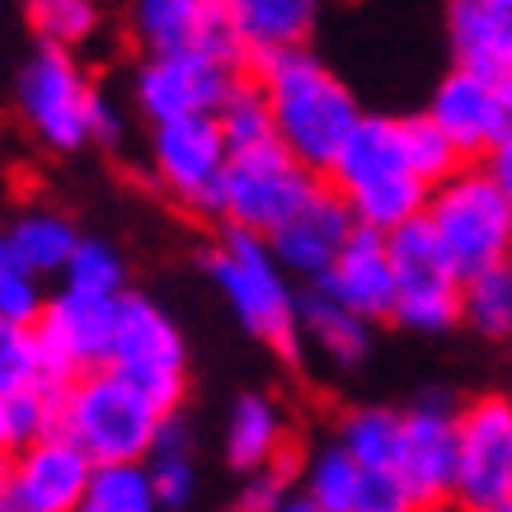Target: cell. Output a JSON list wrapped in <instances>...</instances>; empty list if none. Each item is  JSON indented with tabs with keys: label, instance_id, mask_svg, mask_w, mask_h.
<instances>
[{
	"label": "cell",
	"instance_id": "23",
	"mask_svg": "<svg viewBox=\"0 0 512 512\" xmlns=\"http://www.w3.org/2000/svg\"><path fill=\"white\" fill-rule=\"evenodd\" d=\"M231 10L249 57L311 43L315 24H320V0H231Z\"/></svg>",
	"mask_w": 512,
	"mask_h": 512
},
{
	"label": "cell",
	"instance_id": "40",
	"mask_svg": "<svg viewBox=\"0 0 512 512\" xmlns=\"http://www.w3.org/2000/svg\"><path fill=\"white\" fill-rule=\"evenodd\" d=\"M480 160H484V170L494 174L498 188H503V193H508V202H512V137L494 141V146H489Z\"/></svg>",
	"mask_w": 512,
	"mask_h": 512
},
{
	"label": "cell",
	"instance_id": "13",
	"mask_svg": "<svg viewBox=\"0 0 512 512\" xmlns=\"http://www.w3.org/2000/svg\"><path fill=\"white\" fill-rule=\"evenodd\" d=\"M127 33L141 52H207L217 62L245 66V38L231 0H132Z\"/></svg>",
	"mask_w": 512,
	"mask_h": 512
},
{
	"label": "cell",
	"instance_id": "9",
	"mask_svg": "<svg viewBox=\"0 0 512 512\" xmlns=\"http://www.w3.org/2000/svg\"><path fill=\"white\" fill-rule=\"evenodd\" d=\"M320 179L325 174L301 165L278 137L254 141V146H235L231 165H226L221 221L259 231V235H273L301 202L311 198Z\"/></svg>",
	"mask_w": 512,
	"mask_h": 512
},
{
	"label": "cell",
	"instance_id": "37",
	"mask_svg": "<svg viewBox=\"0 0 512 512\" xmlns=\"http://www.w3.org/2000/svg\"><path fill=\"white\" fill-rule=\"evenodd\" d=\"M296 494V470L292 461H268L259 470H245V484H240V508L245 512H282Z\"/></svg>",
	"mask_w": 512,
	"mask_h": 512
},
{
	"label": "cell",
	"instance_id": "42",
	"mask_svg": "<svg viewBox=\"0 0 512 512\" xmlns=\"http://www.w3.org/2000/svg\"><path fill=\"white\" fill-rule=\"evenodd\" d=\"M15 451V433H10V414H5V395H0V461Z\"/></svg>",
	"mask_w": 512,
	"mask_h": 512
},
{
	"label": "cell",
	"instance_id": "27",
	"mask_svg": "<svg viewBox=\"0 0 512 512\" xmlns=\"http://www.w3.org/2000/svg\"><path fill=\"white\" fill-rule=\"evenodd\" d=\"M156 480L141 461H94L80 512H156Z\"/></svg>",
	"mask_w": 512,
	"mask_h": 512
},
{
	"label": "cell",
	"instance_id": "5",
	"mask_svg": "<svg viewBox=\"0 0 512 512\" xmlns=\"http://www.w3.org/2000/svg\"><path fill=\"white\" fill-rule=\"evenodd\" d=\"M94 80L85 76L76 52L38 43L29 62L15 76V113L43 151L76 156L90 146V113H94Z\"/></svg>",
	"mask_w": 512,
	"mask_h": 512
},
{
	"label": "cell",
	"instance_id": "16",
	"mask_svg": "<svg viewBox=\"0 0 512 512\" xmlns=\"http://www.w3.org/2000/svg\"><path fill=\"white\" fill-rule=\"evenodd\" d=\"M353 226H357V217H353V207H348V198H343L329 179H320L311 198L268 235V249L278 254V264L287 268L292 278L315 282L334 264V254H339L343 240L353 235Z\"/></svg>",
	"mask_w": 512,
	"mask_h": 512
},
{
	"label": "cell",
	"instance_id": "41",
	"mask_svg": "<svg viewBox=\"0 0 512 512\" xmlns=\"http://www.w3.org/2000/svg\"><path fill=\"white\" fill-rule=\"evenodd\" d=\"M512 137V80L494 85V141Z\"/></svg>",
	"mask_w": 512,
	"mask_h": 512
},
{
	"label": "cell",
	"instance_id": "18",
	"mask_svg": "<svg viewBox=\"0 0 512 512\" xmlns=\"http://www.w3.org/2000/svg\"><path fill=\"white\" fill-rule=\"evenodd\" d=\"M409 170H414V165H409V156H404L400 118H390V113H362V118L348 127L343 146L334 151L325 179L339 188L343 198H353V193H362V188L386 184V179L409 174Z\"/></svg>",
	"mask_w": 512,
	"mask_h": 512
},
{
	"label": "cell",
	"instance_id": "24",
	"mask_svg": "<svg viewBox=\"0 0 512 512\" xmlns=\"http://www.w3.org/2000/svg\"><path fill=\"white\" fill-rule=\"evenodd\" d=\"M296 489L306 498V512H362V466L339 437L311 451Z\"/></svg>",
	"mask_w": 512,
	"mask_h": 512
},
{
	"label": "cell",
	"instance_id": "36",
	"mask_svg": "<svg viewBox=\"0 0 512 512\" xmlns=\"http://www.w3.org/2000/svg\"><path fill=\"white\" fill-rule=\"evenodd\" d=\"M57 400H62V386H47V381L24 386V390H10V395H5V414H10L15 447L57 428Z\"/></svg>",
	"mask_w": 512,
	"mask_h": 512
},
{
	"label": "cell",
	"instance_id": "20",
	"mask_svg": "<svg viewBox=\"0 0 512 512\" xmlns=\"http://www.w3.org/2000/svg\"><path fill=\"white\" fill-rule=\"evenodd\" d=\"M428 113L461 146L466 160H480L494 146V85L475 76V71H466V66H451L447 76L437 80Z\"/></svg>",
	"mask_w": 512,
	"mask_h": 512
},
{
	"label": "cell",
	"instance_id": "44",
	"mask_svg": "<svg viewBox=\"0 0 512 512\" xmlns=\"http://www.w3.org/2000/svg\"><path fill=\"white\" fill-rule=\"evenodd\" d=\"M484 5H512V0H484Z\"/></svg>",
	"mask_w": 512,
	"mask_h": 512
},
{
	"label": "cell",
	"instance_id": "6",
	"mask_svg": "<svg viewBox=\"0 0 512 512\" xmlns=\"http://www.w3.org/2000/svg\"><path fill=\"white\" fill-rule=\"evenodd\" d=\"M151 184L193 217H221V193H226V165H231V141L221 132L217 113H193L151 123V151H146Z\"/></svg>",
	"mask_w": 512,
	"mask_h": 512
},
{
	"label": "cell",
	"instance_id": "8",
	"mask_svg": "<svg viewBox=\"0 0 512 512\" xmlns=\"http://www.w3.org/2000/svg\"><path fill=\"white\" fill-rule=\"evenodd\" d=\"M109 367L146 395L160 414H179L188 395V348L184 334L151 296H118V329H113Z\"/></svg>",
	"mask_w": 512,
	"mask_h": 512
},
{
	"label": "cell",
	"instance_id": "2",
	"mask_svg": "<svg viewBox=\"0 0 512 512\" xmlns=\"http://www.w3.org/2000/svg\"><path fill=\"white\" fill-rule=\"evenodd\" d=\"M202 268H207L212 287L226 296V306L235 311L249 339L268 343L287 367H301V357H306V339L296 325L301 292H292V273L268 249V235L226 221L221 240L202 254Z\"/></svg>",
	"mask_w": 512,
	"mask_h": 512
},
{
	"label": "cell",
	"instance_id": "30",
	"mask_svg": "<svg viewBox=\"0 0 512 512\" xmlns=\"http://www.w3.org/2000/svg\"><path fill=\"white\" fill-rule=\"evenodd\" d=\"M19 10H24V24L33 29L38 43L66 47V52H80L104 29L99 0H19Z\"/></svg>",
	"mask_w": 512,
	"mask_h": 512
},
{
	"label": "cell",
	"instance_id": "17",
	"mask_svg": "<svg viewBox=\"0 0 512 512\" xmlns=\"http://www.w3.org/2000/svg\"><path fill=\"white\" fill-rule=\"evenodd\" d=\"M306 287H320L325 296L343 301L348 311L367 315V320H390L395 306V264H390V240L386 231H372L357 221L353 235L343 240V249L334 254V264Z\"/></svg>",
	"mask_w": 512,
	"mask_h": 512
},
{
	"label": "cell",
	"instance_id": "38",
	"mask_svg": "<svg viewBox=\"0 0 512 512\" xmlns=\"http://www.w3.org/2000/svg\"><path fill=\"white\" fill-rule=\"evenodd\" d=\"M47 306L43 278L33 268H15L0 278V320H15V325H38V315Z\"/></svg>",
	"mask_w": 512,
	"mask_h": 512
},
{
	"label": "cell",
	"instance_id": "34",
	"mask_svg": "<svg viewBox=\"0 0 512 512\" xmlns=\"http://www.w3.org/2000/svg\"><path fill=\"white\" fill-rule=\"evenodd\" d=\"M400 132H404V156H409L414 174H423L428 184L447 179L456 165H466L461 146H456V141H451L447 132L433 123V113H428V109L414 113V118H400Z\"/></svg>",
	"mask_w": 512,
	"mask_h": 512
},
{
	"label": "cell",
	"instance_id": "26",
	"mask_svg": "<svg viewBox=\"0 0 512 512\" xmlns=\"http://www.w3.org/2000/svg\"><path fill=\"white\" fill-rule=\"evenodd\" d=\"M146 470L156 480V498L160 508H188L193 494H198V461H193V442H188V428L174 414H165L156 442L146 451Z\"/></svg>",
	"mask_w": 512,
	"mask_h": 512
},
{
	"label": "cell",
	"instance_id": "33",
	"mask_svg": "<svg viewBox=\"0 0 512 512\" xmlns=\"http://www.w3.org/2000/svg\"><path fill=\"white\" fill-rule=\"evenodd\" d=\"M62 287H76V292H104V296H118L127 292V264L123 254L99 240V235H80L71 259L62 268Z\"/></svg>",
	"mask_w": 512,
	"mask_h": 512
},
{
	"label": "cell",
	"instance_id": "10",
	"mask_svg": "<svg viewBox=\"0 0 512 512\" xmlns=\"http://www.w3.org/2000/svg\"><path fill=\"white\" fill-rule=\"evenodd\" d=\"M470 512H512V400L480 395L456 414V498Z\"/></svg>",
	"mask_w": 512,
	"mask_h": 512
},
{
	"label": "cell",
	"instance_id": "32",
	"mask_svg": "<svg viewBox=\"0 0 512 512\" xmlns=\"http://www.w3.org/2000/svg\"><path fill=\"white\" fill-rule=\"evenodd\" d=\"M217 123H221V132H226V141H231V151L235 146H254V141L278 137L268 94L249 71H240L235 85L226 90V99H221V109H217Z\"/></svg>",
	"mask_w": 512,
	"mask_h": 512
},
{
	"label": "cell",
	"instance_id": "21",
	"mask_svg": "<svg viewBox=\"0 0 512 512\" xmlns=\"http://www.w3.org/2000/svg\"><path fill=\"white\" fill-rule=\"evenodd\" d=\"M296 325H301V339L311 343L329 367H357L372 353V320L348 311L343 301L325 296L320 287H306L296 296Z\"/></svg>",
	"mask_w": 512,
	"mask_h": 512
},
{
	"label": "cell",
	"instance_id": "7",
	"mask_svg": "<svg viewBox=\"0 0 512 512\" xmlns=\"http://www.w3.org/2000/svg\"><path fill=\"white\" fill-rule=\"evenodd\" d=\"M395 264V306L390 320L409 334H447L461 325V268L451 264L428 217H409L386 231Z\"/></svg>",
	"mask_w": 512,
	"mask_h": 512
},
{
	"label": "cell",
	"instance_id": "3",
	"mask_svg": "<svg viewBox=\"0 0 512 512\" xmlns=\"http://www.w3.org/2000/svg\"><path fill=\"white\" fill-rule=\"evenodd\" d=\"M160 423L165 414L109 362L71 376L57 400V428L90 451V461H141Z\"/></svg>",
	"mask_w": 512,
	"mask_h": 512
},
{
	"label": "cell",
	"instance_id": "4",
	"mask_svg": "<svg viewBox=\"0 0 512 512\" xmlns=\"http://www.w3.org/2000/svg\"><path fill=\"white\" fill-rule=\"evenodd\" d=\"M423 217L451 254V264L461 268V278L512 259V202L484 170V160H466L447 179H437L428 188Z\"/></svg>",
	"mask_w": 512,
	"mask_h": 512
},
{
	"label": "cell",
	"instance_id": "11",
	"mask_svg": "<svg viewBox=\"0 0 512 512\" xmlns=\"http://www.w3.org/2000/svg\"><path fill=\"white\" fill-rule=\"evenodd\" d=\"M118 296L76 292V287H57L47 296L43 315L33 325L47 386H66L71 376L109 362L113 329H118Z\"/></svg>",
	"mask_w": 512,
	"mask_h": 512
},
{
	"label": "cell",
	"instance_id": "1",
	"mask_svg": "<svg viewBox=\"0 0 512 512\" xmlns=\"http://www.w3.org/2000/svg\"><path fill=\"white\" fill-rule=\"evenodd\" d=\"M245 71L264 85L278 141L301 165H311L315 174H325L334 151H339L343 137H348V127L362 118L357 94L348 90L306 43L278 47V52H259V57H249Z\"/></svg>",
	"mask_w": 512,
	"mask_h": 512
},
{
	"label": "cell",
	"instance_id": "31",
	"mask_svg": "<svg viewBox=\"0 0 512 512\" xmlns=\"http://www.w3.org/2000/svg\"><path fill=\"white\" fill-rule=\"evenodd\" d=\"M428 179L423 174H395V179H386V184H372L362 188V193H353L348 198V207H353V217L362 221V226H372V231H395V226H404L409 217H423V207H428Z\"/></svg>",
	"mask_w": 512,
	"mask_h": 512
},
{
	"label": "cell",
	"instance_id": "39",
	"mask_svg": "<svg viewBox=\"0 0 512 512\" xmlns=\"http://www.w3.org/2000/svg\"><path fill=\"white\" fill-rule=\"evenodd\" d=\"M118 141H123V113L99 94L90 113V146H118Z\"/></svg>",
	"mask_w": 512,
	"mask_h": 512
},
{
	"label": "cell",
	"instance_id": "43",
	"mask_svg": "<svg viewBox=\"0 0 512 512\" xmlns=\"http://www.w3.org/2000/svg\"><path fill=\"white\" fill-rule=\"evenodd\" d=\"M0 512H5V461H0Z\"/></svg>",
	"mask_w": 512,
	"mask_h": 512
},
{
	"label": "cell",
	"instance_id": "15",
	"mask_svg": "<svg viewBox=\"0 0 512 512\" xmlns=\"http://www.w3.org/2000/svg\"><path fill=\"white\" fill-rule=\"evenodd\" d=\"M456 404L447 395H423L404 409V433L395 475L414 508H442L456 498Z\"/></svg>",
	"mask_w": 512,
	"mask_h": 512
},
{
	"label": "cell",
	"instance_id": "19",
	"mask_svg": "<svg viewBox=\"0 0 512 512\" xmlns=\"http://www.w3.org/2000/svg\"><path fill=\"white\" fill-rule=\"evenodd\" d=\"M447 43L456 66H466L489 85L512 80V5H484V0H451Z\"/></svg>",
	"mask_w": 512,
	"mask_h": 512
},
{
	"label": "cell",
	"instance_id": "28",
	"mask_svg": "<svg viewBox=\"0 0 512 512\" xmlns=\"http://www.w3.org/2000/svg\"><path fill=\"white\" fill-rule=\"evenodd\" d=\"M400 433H404V409L390 404H357L339 419V442L353 451L357 466L367 470H395L400 456Z\"/></svg>",
	"mask_w": 512,
	"mask_h": 512
},
{
	"label": "cell",
	"instance_id": "12",
	"mask_svg": "<svg viewBox=\"0 0 512 512\" xmlns=\"http://www.w3.org/2000/svg\"><path fill=\"white\" fill-rule=\"evenodd\" d=\"M245 66L217 62L207 52H141L132 71V99L146 123H170V118H193V113H217L226 90L235 85Z\"/></svg>",
	"mask_w": 512,
	"mask_h": 512
},
{
	"label": "cell",
	"instance_id": "25",
	"mask_svg": "<svg viewBox=\"0 0 512 512\" xmlns=\"http://www.w3.org/2000/svg\"><path fill=\"white\" fill-rule=\"evenodd\" d=\"M10 245H15L19 264L33 268L38 278H62L66 259H71V249H76L80 231L76 221L62 217V212H52V207H29V212H19L10 226Z\"/></svg>",
	"mask_w": 512,
	"mask_h": 512
},
{
	"label": "cell",
	"instance_id": "35",
	"mask_svg": "<svg viewBox=\"0 0 512 512\" xmlns=\"http://www.w3.org/2000/svg\"><path fill=\"white\" fill-rule=\"evenodd\" d=\"M43 381V357H38V334L33 325L0 320V395Z\"/></svg>",
	"mask_w": 512,
	"mask_h": 512
},
{
	"label": "cell",
	"instance_id": "22",
	"mask_svg": "<svg viewBox=\"0 0 512 512\" xmlns=\"http://www.w3.org/2000/svg\"><path fill=\"white\" fill-rule=\"evenodd\" d=\"M287 456V414L264 390H245L226 414V461L231 470H259Z\"/></svg>",
	"mask_w": 512,
	"mask_h": 512
},
{
	"label": "cell",
	"instance_id": "14",
	"mask_svg": "<svg viewBox=\"0 0 512 512\" xmlns=\"http://www.w3.org/2000/svg\"><path fill=\"white\" fill-rule=\"evenodd\" d=\"M90 466V451L62 428L19 442L5 456V512H80Z\"/></svg>",
	"mask_w": 512,
	"mask_h": 512
},
{
	"label": "cell",
	"instance_id": "29",
	"mask_svg": "<svg viewBox=\"0 0 512 512\" xmlns=\"http://www.w3.org/2000/svg\"><path fill=\"white\" fill-rule=\"evenodd\" d=\"M461 325L484 339H512V259L461 278Z\"/></svg>",
	"mask_w": 512,
	"mask_h": 512
}]
</instances>
